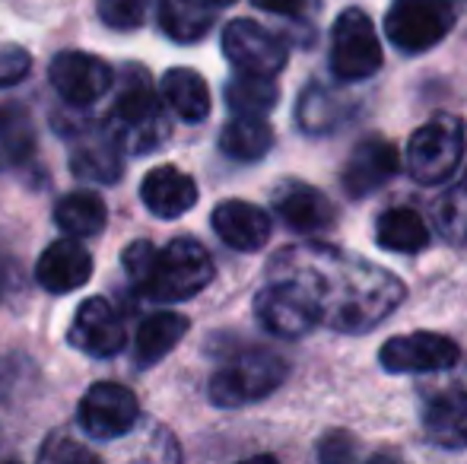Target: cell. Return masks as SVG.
I'll list each match as a JSON object with an SVG mask.
<instances>
[{"mask_svg": "<svg viewBox=\"0 0 467 464\" xmlns=\"http://www.w3.org/2000/svg\"><path fill=\"white\" fill-rule=\"evenodd\" d=\"M213 258L197 239L179 235L166 248H160L150 264L147 277L137 290L153 303H185V299L197 296L203 286L213 280Z\"/></svg>", "mask_w": 467, "mask_h": 464, "instance_id": "cell-2", "label": "cell"}, {"mask_svg": "<svg viewBox=\"0 0 467 464\" xmlns=\"http://www.w3.org/2000/svg\"><path fill=\"white\" fill-rule=\"evenodd\" d=\"M271 280L299 290L318 325L340 335L379 328L404 303L400 277L359 254L321 242L293 245L274 254Z\"/></svg>", "mask_w": 467, "mask_h": 464, "instance_id": "cell-1", "label": "cell"}, {"mask_svg": "<svg viewBox=\"0 0 467 464\" xmlns=\"http://www.w3.org/2000/svg\"><path fill=\"white\" fill-rule=\"evenodd\" d=\"M274 211L280 213V220L293 232L302 235H321L334 226L337 213L334 204L325 191L312 185H302V181H283L274 191Z\"/></svg>", "mask_w": 467, "mask_h": 464, "instance_id": "cell-17", "label": "cell"}, {"mask_svg": "<svg viewBox=\"0 0 467 464\" xmlns=\"http://www.w3.org/2000/svg\"><path fill=\"white\" fill-rule=\"evenodd\" d=\"M140 201L147 204V211L160 220L185 217L191 207L197 204V185L188 172H182V169L156 166L143 175Z\"/></svg>", "mask_w": 467, "mask_h": 464, "instance_id": "cell-19", "label": "cell"}, {"mask_svg": "<svg viewBox=\"0 0 467 464\" xmlns=\"http://www.w3.org/2000/svg\"><path fill=\"white\" fill-rule=\"evenodd\" d=\"M216 6H226V4H233V0H213Z\"/></svg>", "mask_w": 467, "mask_h": 464, "instance_id": "cell-37", "label": "cell"}, {"mask_svg": "<svg viewBox=\"0 0 467 464\" xmlns=\"http://www.w3.org/2000/svg\"><path fill=\"white\" fill-rule=\"evenodd\" d=\"M210 223H213V232L235 252H258L271 239V217L252 201H223L216 204Z\"/></svg>", "mask_w": 467, "mask_h": 464, "instance_id": "cell-18", "label": "cell"}, {"mask_svg": "<svg viewBox=\"0 0 467 464\" xmlns=\"http://www.w3.org/2000/svg\"><path fill=\"white\" fill-rule=\"evenodd\" d=\"M318 459L321 461H353L357 459V446H353V439L347 433H331L325 442H321L318 449Z\"/></svg>", "mask_w": 467, "mask_h": 464, "instance_id": "cell-35", "label": "cell"}, {"mask_svg": "<svg viewBox=\"0 0 467 464\" xmlns=\"http://www.w3.org/2000/svg\"><path fill=\"white\" fill-rule=\"evenodd\" d=\"M286 372L289 366L280 353L248 347L235 353L233 359H226L210 376V404H216V407H245V404H254L261 397L274 395L283 385V378H286Z\"/></svg>", "mask_w": 467, "mask_h": 464, "instance_id": "cell-3", "label": "cell"}, {"mask_svg": "<svg viewBox=\"0 0 467 464\" xmlns=\"http://www.w3.org/2000/svg\"><path fill=\"white\" fill-rule=\"evenodd\" d=\"M162 99L182 121L197 124L210 115V87L197 70L172 67L162 74Z\"/></svg>", "mask_w": 467, "mask_h": 464, "instance_id": "cell-22", "label": "cell"}, {"mask_svg": "<svg viewBox=\"0 0 467 464\" xmlns=\"http://www.w3.org/2000/svg\"><path fill=\"white\" fill-rule=\"evenodd\" d=\"M216 19L213 0H160V26L172 42H201Z\"/></svg>", "mask_w": 467, "mask_h": 464, "instance_id": "cell-24", "label": "cell"}, {"mask_svg": "<svg viewBox=\"0 0 467 464\" xmlns=\"http://www.w3.org/2000/svg\"><path fill=\"white\" fill-rule=\"evenodd\" d=\"M280 89L274 83V77L265 74H239L226 83V106L233 108V115H261L267 118L277 108Z\"/></svg>", "mask_w": 467, "mask_h": 464, "instance_id": "cell-28", "label": "cell"}, {"mask_svg": "<svg viewBox=\"0 0 467 464\" xmlns=\"http://www.w3.org/2000/svg\"><path fill=\"white\" fill-rule=\"evenodd\" d=\"M381 369L404 376V372H439L451 369L462 359V347L451 337L436 331H417V335H400L381 344L379 350Z\"/></svg>", "mask_w": 467, "mask_h": 464, "instance_id": "cell-11", "label": "cell"}, {"mask_svg": "<svg viewBox=\"0 0 467 464\" xmlns=\"http://www.w3.org/2000/svg\"><path fill=\"white\" fill-rule=\"evenodd\" d=\"M223 55L229 57L235 70L245 74L277 77L289 61V51L283 38L274 36L254 19H233L223 29Z\"/></svg>", "mask_w": 467, "mask_h": 464, "instance_id": "cell-9", "label": "cell"}, {"mask_svg": "<svg viewBox=\"0 0 467 464\" xmlns=\"http://www.w3.org/2000/svg\"><path fill=\"white\" fill-rule=\"evenodd\" d=\"M436 226L451 245L467 242V172L436 201Z\"/></svg>", "mask_w": 467, "mask_h": 464, "instance_id": "cell-30", "label": "cell"}, {"mask_svg": "<svg viewBox=\"0 0 467 464\" xmlns=\"http://www.w3.org/2000/svg\"><path fill=\"white\" fill-rule=\"evenodd\" d=\"M55 223L64 235L93 239L109 223V211L96 191H70L55 204Z\"/></svg>", "mask_w": 467, "mask_h": 464, "instance_id": "cell-25", "label": "cell"}, {"mask_svg": "<svg viewBox=\"0 0 467 464\" xmlns=\"http://www.w3.org/2000/svg\"><path fill=\"white\" fill-rule=\"evenodd\" d=\"M124 341H128L124 322L109 299L93 296V299H87V303L77 305L74 322H70V328H67L70 347L87 353V356L109 359L124 350Z\"/></svg>", "mask_w": 467, "mask_h": 464, "instance_id": "cell-12", "label": "cell"}, {"mask_svg": "<svg viewBox=\"0 0 467 464\" xmlns=\"http://www.w3.org/2000/svg\"><path fill=\"white\" fill-rule=\"evenodd\" d=\"M254 318L265 331L277 337H289V341L306 337L318 325L306 296L289 284H280V280H271V286H265L254 296Z\"/></svg>", "mask_w": 467, "mask_h": 464, "instance_id": "cell-13", "label": "cell"}, {"mask_svg": "<svg viewBox=\"0 0 467 464\" xmlns=\"http://www.w3.org/2000/svg\"><path fill=\"white\" fill-rule=\"evenodd\" d=\"M400 166L398 147L385 137H366L353 147L350 160H347L344 172H340V185L350 198H366V194L379 191L388 179H394Z\"/></svg>", "mask_w": 467, "mask_h": 464, "instance_id": "cell-15", "label": "cell"}, {"mask_svg": "<svg viewBox=\"0 0 467 464\" xmlns=\"http://www.w3.org/2000/svg\"><path fill=\"white\" fill-rule=\"evenodd\" d=\"M464 156V121L455 115H436L417 128L407 143V172L420 185H442L451 179Z\"/></svg>", "mask_w": 467, "mask_h": 464, "instance_id": "cell-5", "label": "cell"}, {"mask_svg": "<svg viewBox=\"0 0 467 464\" xmlns=\"http://www.w3.org/2000/svg\"><path fill=\"white\" fill-rule=\"evenodd\" d=\"M188 335V318L179 312H153L140 322L134 337V363L140 369H150L160 359H166L169 353L182 344V337Z\"/></svg>", "mask_w": 467, "mask_h": 464, "instance_id": "cell-21", "label": "cell"}, {"mask_svg": "<svg viewBox=\"0 0 467 464\" xmlns=\"http://www.w3.org/2000/svg\"><path fill=\"white\" fill-rule=\"evenodd\" d=\"M89 277H93V254H89L87 248L80 245V239H74V235L51 242L36 264L38 286L55 293V296L80 290V286L89 284Z\"/></svg>", "mask_w": 467, "mask_h": 464, "instance_id": "cell-16", "label": "cell"}, {"mask_svg": "<svg viewBox=\"0 0 467 464\" xmlns=\"http://www.w3.org/2000/svg\"><path fill=\"white\" fill-rule=\"evenodd\" d=\"M375 239L385 252L413 254L430 245V230L413 207H391L375 220Z\"/></svg>", "mask_w": 467, "mask_h": 464, "instance_id": "cell-27", "label": "cell"}, {"mask_svg": "<svg viewBox=\"0 0 467 464\" xmlns=\"http://www.w3.org/2000/svg\"><path fill=\"white\" fill-rule=\"evenodd\" d=\"M137 417H140V404L130 388L118 382H96L80 397V410H77V423L89 439L99 442H115L134 429Z\"/></svg>", "mask_w": 467, "mask_h": 464, "instance_id": "cell-8", "label": "cell"}, {"mask_svg": "<svg viewBox=\"0 0 467 464\" xmlns=\"http://www.w3.org/2000/svg\"><path fill=\"white\" fill-rule=\"evenodd\" d=\"M29 51L16 45H0V87H13L29 74Z\"/></svg>", "mask_w": 467, "mask_h": 464, "instance_id": "cell-33", "label": "cell"}, {"mask_svg": "<svg viewBox=\"0 0 467 464\" xmlns=\"http://www.w3.org/2000/svg\"><path fill=\"white\" fill-rule=\"evenodd\" d=\"M166 99L156 96L150 87V77L140 67H134V80L121 89L109 115V128L121 140L124 153H153L169 137V115Z\"/></svg>", "mask_w": 467, "mask_h": 464, "instance_id": "cell-4", "label": "cell"}, {"mask_svg": "<svg viewBox=\"0 0 467 464\" xmlns=\"http://www.w3.org/2000/svg\"><path fill=\"white\" fill-rule=\"evenodd\" d=\"M48 80L55 93L61 96L67 106L87 108L102 99L115 83V70L109 61L89 55V51H61L51 61Z\"/></svg>", "mask_w": 467, "mask_h": 464, "instance_id": "cell-10", "label": "cell"}, {"mask_svg": "<svg viewBox=\"0 0 467 464\" xmlns=\"http://www.w3.org/2000/svg\"><path fill=\"white\" fill-rule=\"evenodd\" d=\"M350 102H344L337 93L321 87H308L299 99V108H296V118H299V128L308 130V134H325V130H334L340 121L350 112Z\"/></svg>", "mask_w": 467, "mask_h": 464, "instance_id": "cell-29", "label": "cell"}, {"mask_svg": "<svg viewBox=\"0 0 467 464\" xmlns=\"http://www.w3.org/2000/svg\"><path fill=\"white\" fill-rule=\"evenodd\" d=\"M36 121H32L29 108L6 102L0 106V172L16 169L36 153Z\"/></svg>", "mask_w": 467, "mask_h": 464, "instance_id": "cell-26", "label": "cell"}, {"mask_svg": "<svg viewBox=\"0 0 467 464\" xmlns=\"http://www.w3.org/2000/svg\"><path fill=\"white\" fill-rule=\"evenodd\" d=\"M156 252H160V248H156L153 242H147V239H137V242H130V245L124 248L121 261H124V271H128V277H130V284H134V286L143 284V277H147Z\"/></svg>", "mask_w": 467, "mask_h": 464, "instance_id": "cell-32", "label": "cell"}, {"mask_svg": "<svg viewBox=\"0 0 467 464\" xmlns=\"http://www.w3.org/2000/svg\"><path fill=\"white\" fill-rule=\"evenodd\" d=\"M381 67V42L369 13L359 6H347L337 16L331 32V70L337 80L359 83L379 74Z\"/></svg>", "mask_w": 467, "mask_h": 464, "instance_id": "cell-7", "label": "cell"}, {"mask_svg": "<svg viewBox=\"0 0 467 464\" xmlns=\"http://www.w3.org/2000/svg\"><path fill=\"white\" fill-rule=\"evenodd\" d=\"M38 459L42 461H96V455L89 452V449H83L80 442L55 436V439H48V446L38 452Z\"/></svg>", "mask_w": 467, "mask_h": 464, "instance_id": "cell-34", "label": "cell"}, {"mask_svg": "<svg viewBox=\"0 0 467 464\" xmlns=\"http://www.w3.org/2000/svg\"><path fill=\"white\" fill-rule=\"evenodd\" d=\"M274 128L261 115H233L220 130V150L235 162H258L271 153Z\"/></svg>", "mask_w": 467, "mask_h": 464, "instance_id": "cell-23", "label": "cell"}, {"mask_svg": "<svg viewBox=\"0 0 467 464\" xmlns=\"http://www.w3.org/2000/svg\"><path fill=\"white\" fill-rule=\"evenodd\" d=\"M423 433L439 449H464L467 446V391L445 388L426 404Z\"/></svg>", "mask_w": 467, "mask_h": 464, "instance_id": "cell-20", "label": "cell"}, {"mask_svg": "<svg viewBox=\"0 0 467 464\" xmlns=\"http://www.w3.org/2000/svg\"><path fill=\"white\" fill-rule=\"evenodd\" d=\"M70 169L77 179L89 181V185H115L124 175V147L109 128H87L77 134V143L70 150Z\"/></svg>", "mask_w": 467, "mask_h": 464, "instance_id": "cell-14", "label": "cell"}, {"mask_svg": "<svg viewBox=\"0 0 467 464\" xmlns=\"http://www.w3.org/2000/svg\"><path fill=\"white\" fill-rule=\"evenodd\" d=\"M258 10H267V13H277V16H293V19H302L315 10L318 0H252Z\"/></svg>", "mask_w": 467, "mask_h": 464, "instance_id": "cell-36", "label": "cell"}, {"mask_svg": "<svg viewBox=\"0 0 467 464\" xmlns=\"http://www.w3.org/2000/svg\"><path fill=\"white\" fill-rule=\"evenodd\" d=\"M455 26L451 0H394L385 13L388 42L404 55L436 48Z\"/></svg>", "mask_w": 467, "mask_h": 464, "instance_id": "cell-6", "label": "cell"}, {"mask_svg": "<svg viewBox=\"0 0 467 464\" xmlns=\"http://www.w3.org/2000/svg\"><path fill=\"white\" fill-rule=\"evenodd\" d=\"M96 10H99V19H102L109 29L130 32L147 23L150 0H99Z\"/></svg>", "mask_w": 467, "mask_h": 464, "instance_id": "cell-31", "label": "cell"}]
</instances>
